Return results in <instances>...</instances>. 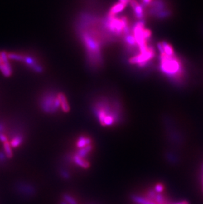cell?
<instances>
[{"label": "cell", "instance_id": "cell-15", "mask_svg": "<svg viewBox=\"0 0 203 204\" xmlns=\"http://www.w3.org/2000/svg\"><path fill=\"white\" fill-rule=\"evenodd\" d=\"M23 62H25L28 66L32 67L34 65L36 64V62L34 60L32 57L30 56H24V60H23Z\"/></svg>", "mask_w": 203, "mask_h": 204}, {"label": "cell", "instance_id": "cell-18", "mask_svg": "<svg viewBox=\"0 0 203 204\" xmlns=\"http://www.w3.org/2000/svg\"><path fill=\"white\" fill-rule=\"evenodd\" d=\"M7 137L5 135L4 133H0V142H7Z\"/></svg>", "mask_w": 203, "mask_h": 204}, {"label": "cell", "instance_id": "cell-14", "mask_svg": "<svg viewBox=\"0 0 203 204\" xmlns=\"http://www.w3.org/2000/svg\"><path fill=\"white\" fill-rule=\"evenodd\" d=\"M133 200L138 204H156L152 201L148 200L147 199H144V198L138 196H133Z\"/></svg>", "mask_w": 203, "mask_h": 204}, {"label": "cell", "instance_id": "cell-16", "mask_svg": "<svg viewBox=\"0 0 203 204\" xmlns=\"http://www.w3.org/2000/svg\"><path fill=\"white\" fill-rule=\"evenodd\" d=\"M154 199L156 202H158L160 204H163L164 203V197L162 195L160 194L156 195Z\"/></svg>", "mask_w": 203, "mask_h": 204}, {"label": "cell", "instance_id": "cell-17", "mask_svg": "<svg viewBox=\"0 0 203 204\" xmlns=\"http://www.w3.org/2000/svg\"><path fill=\"white\" fill-rule=\"evenodd\" d=\"M164 189V186L162 184H158L155 186V190L158 192H162Z\"/></svg>", "mask_w": 203, "mask_h": 204}, {"label": "cell", "instance_id": "cell-9", "mask_svg": "<svg viewBox=\"0 0 203 204\" xmlns=\"http://www.w3.org/2000/svg\"><path fill=\"white\" fill-rule=\"evenodd\" d=\"M3 149L5 155L7 158H11L13 157L12 149H11V146L8 141L3 143Z\"/></svg>", "mask_w": 203, "mask_h": 204}, {"label": "cell", "instance_id": "cell-19", "mask_svg": "<svg viewBox=\"0 0 203 204\" xmlns=\"http://www.w3.org/2000/svg\"><path fill=\"white\" fill-rule=\"evenodd\" d=\"M153 0H143V5H149Z\"/></svg>", "mask_w": 203, "mask_h": 204}, {"label": "cell", "instance_id": "cell-23", "mask_svg": "<svg viewBox=\"0 0 203 204\" xmlns=\"http://www.w3.org/2000/svg\"><path fill=\"white\" fill-rule=\"evenodd\" d=\"M2 63V58H1V54H0V64Z\"/></svg>", "mask_w": 203, "mask_h": 204}, {"label": "cell", "instance_id": "cell-24", "mask_svg": "<svg viewBox=\"0 0 203 204\" xmlns=\"http://www.w3.org/2000/svg\"><path fill=\"white\" fill-rule=\"evenodd\" d=\"M202 168H203V167H202ZM202 170H203V168H202Z\"/></svg>", "mask_w": 203, "mask_h": 204}, {"label": "cell", "instance_id": "cell-3", "mask_svg": "<svg viewBox=\"0 0 203 204\" xmlns=\"http://www.w3.org/2000/svg\"><path fill=\"white\" fill-rule=\"evenodd\" d=\"M129 3L130 4L132 9L133 10V13H134L136 18L139 21L143 20L144 17V11L143 5L139 3L137 0H129Z\"/></svg>", "mask_w": 203, "mask_h": 204}, {"label": "cell", "instance_id": "cell-20", "mask_svg": "<svg viewBox=\"0 0 203 204\" xmlns=\"http://www.w3.org/2000/svg\"><path fill=\"white\" fill-rule=\"evenodd\" d=\"M5 155L3 154L2 152H0V162H3L5 159Z\"/></svg>", "mask_w": 203, "mask_h": 204}, {"label": "cell", "instance_id": "cell-5", "mask_svg": "<svg viewBox=\"0 0 203 204\" xmlns=\"http://www.w3.org/2000/svg\"><path fill=\"white\" fill-rule=\"evenodd\" d=\"M0 72L5 77H10L12 74V68L9 63H1L0 64Z\"/></svg>", "mask_w": 203, "mask_h": 204}, {"label": "cell", "instance_id": "cell-11", "mask_svg": "<svg viewBox=\"0 0 203 204\" xmlns=\"http://www.w3.org/2000/svg\"><path fill=\"white\" fill-rule=\"evenodd\" d=\"M90 143V139L88 137H80L79 140L77 142V147L79 148H83L88 145Z\"/></svg>", "mask_w": 203, "mask_h": 204}, {"label": "cell", "instance_id": "cell-10", "mask_svg": "<svg viewBox=\"0 0 203 204\" xmlns=\"http://www.w3.org/2000/svg\"><path fill=\"white\" fill-rule=\"evenodd\" d=\"M22 142V137L21 136H17L15 137H14L12 139H11V142H10V145L11 147H17L18 146L21 144Z\"/></svg>", "mask_w": 203, "mask_h": 204}, {"label": "cell", "instance_id": "cell-4", "mask_svg": "<svg viewBox=\"0 0 203 204\" xmlns=\"http://www.w3.org/2000/svg\"><path fill=\"white\" fill-rule=\"evenodd\" d=\"M57 97L60 101V104L61 106L63 111H64L65 112H68L69 111V110H70V108H69L65 96L63 95V93L60 92L59 94L57 95Z\"/></svg>", "mask_w": 203, "mask_h": 204}, {"label": "cell", "instance_id": "cell-22", "mask_svg": "<svg viewBox=\"0 0 203 204\" xmlns=\"http://www.w3.org/2000/svg\"><path fill=\"white\" fill-rule=\"evenodd\" d=\"M3 130H4L3 126L2 124H0V133H2L3 131Z\"/></svg>", "mask_w": 203, "mask_h": 204}, {"label": "cell", "instance_id": "cell-12", "mask_svg": "<svg viewBox=\"0 0 203 204\" xmlns=\"http://www.w3.org/2000/svg\"><path fill=\"white\" fill-rule=\"evenodd\" d=\"M75 161L78 165H79L81 167L88 168L89 167V163L87 161H86L85 159H83V158H82V157H80L78 155L75 157Z\"/></svg>", "mask_w": 203, "mask_h": 204}, {"label": "cell", "instance_id": "cell-21", "mask_svg": "<svg viewBox=\"0 0 203 204\" xmlns=\"http://www.w3.org/2000/svg\"><path fill=\"white\" fill-rule=\"evenodd\" d=\"M119 2L121 3H123L124 5H125L126 6L127 5H128L129 2V0H119Z\"/></svg>", "mask_w": 203, "mask_h": 204}, {"label": "cell", "instance_id": "cell-7", "mask_svg": "<svg viewBox=\"0 0 203 204\" xmlns=\"http://www.w3.org/2000/svg\"><path fill=\"white\" fill-rule=\"evenodd\" d=\"M127 6L119 2L118 3H116L115 5H114V6H112V7L111 8V9H110L109 13L115 15V14L119 13L121 12V11H122Z\"/></svg>", "mask_w": 203, "mask_h": 204}, {"label": "cell", "instance_id": "cell-6", "mask_svg": "<svg viewBox=\"0 0 203 204\" xmlns=\"http://www.w3.org/2000/svg\"><path fill=\"white\" fill-rule=\"evenodd\" d=\"M161 44L162 46V48H163L164 53L165 54L169 56H172L176 54L173 46L170 43H168L166 41H163V42H161Z\"/></svg>", "mask_w": 203, "mask_h": 204}, {"label": "cell", "instance_id": "cell-8", "mask_svg": "<svg viewBox=\"0 0 203 204\" xmlns=\"http://www.w3.org/2000/svg\"><path fill=\"white\" fill-rule=\"evenodd\" d=\"M124 40H125V43L128 45L129 47L133 48L137 45L136 40L135 39L134 36L133 35V34L129 33L128 34H126V35H125Z\"/></svg>", "mask_w": 203, "mask_h": 204}, {"label": "cell", "instance_id": "cell-13", "mask_svg": "<svg viewBox=\"0 0 203 204\" xmlns=\"http://www.w3.org/2000/svg\"><path fill=\"white\" fill-rule=\"evenodd\" d=\"M7 56H8L9 60H11L22 62V61H23V60H24V56H22L19 54L9 53V54H7Z\"/></svg>", "mask_w": 203, "mask_h": 204}, {"label": "cell", "instance_id": "cell-2", "mask_svg": "<svg viewBox=\"0 0 203 204\" xmlns=\"http://www.w3.org/2000/svg\"><path fill=\"white\" fill-rule=\"evenodd\" d=\"M150 14L158 19L164 20L172 15L171 11L166 7L164 0H154L150 4Z\"/></svg>", "mask_w": 203, "mask_h": 204}, {"label": "cell", "instance_id": "cell-25", "mask_svg": "<svg viewBox=\"0 0 203 204\" xmlns=\"http://www.w3.org/2000/svg\"><path fill=\"white\" fill-rule=\"evenodd\" d=\"M142 1H143V0H142Z\"/></svg>", "mask_w": 203, "mask_h": 204}, {"label": "cell", "instance_id": "cell-1", "mask_svg": "<svg viewBox=\"0 0 203 204\" xmlns=\"http://www.w3.org/2000/svg\"><path fill=\"white\" fill-rule=\"evenodd\" d=\"M159 68L165 76L175 82H181L185 74L183 63L176 54L169 56L164 53L160 54Z\"/></svg>", "mask_w": 203, "mask_h": 204}]
</instances>
